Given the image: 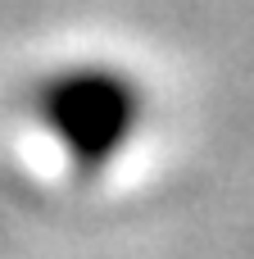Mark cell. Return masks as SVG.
<instances>
[{"instance_id": "6da1fadb", "label": "cell", "mask_w": 254, "mask_h": 259, "mask_svg": "<svg viewBox=\"0 0 254 259\" xmlns=\"http://www.w3.org/2000/svg\"><path fill=\"white\" fill-rule=\"evenodd\" d=\"M36 118L82 168H109L145 127V87L114 64H73L41 82Z\"/></svg>"}]
</instances>
